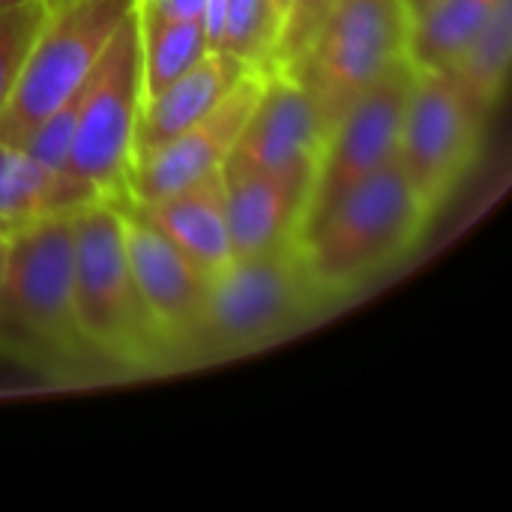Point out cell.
<instances>
[{"instance_id":"obj_1","label":"cell","mask_w":512,"mask_h":512,"mask_svg":"<svg viewBox=\"0 0 512 512\" xmlns=\"http://www.w3.org/2000/svg\"><path fill=\"white\" fill-rule=\"evenodd\" d=\"M330 300L336 297L312 276L300 240L231 258L207 279L186 354L201 360L255 351L300 327Z\"/></svg>"},{"instance_id":"obj_2","label":"cell","mask_w":512,"mask_h":512,"mask_svg":"<svg viewBox=\"0 0 512 512\" xmlns=\"http://www.w3.org/2000/svg\"><path fill=\"white\" fill-rule=\"evenodd\" d=\"M435 207L399 162L348 189L300 240L312 276L336 300L399 261L426 231Z\"/></svg>"},{"instance_id":"obj_3","label":"cell","mask_w":512,"mask_h":512,"mask_svg":"<svg viewBox=\"0 0 512 512\" xmlns=\"http://www.w3.org/2000/svg\"><path fill=\"white\" fill-rule=\"evenodd\" d=\"M72 273L78 330L93 354L126 369H156L174 360L135 288L120 213L108 198L72 213Z\"/></svg>"},{"instance_id":"obj_4","label":"cell","mask_w":512,"mask_h":512,"mask_svg":"<svg viewBox=\"0 0 512 512\" xmlns=\"http://www.w3.org/2000/svg\"><path fill=\"white\" fill-rule=\"evenodd\" d=\"M408 9L402 0H339L288 72L309 96L321 129L405 60Z\"/></svg>"},{"instance_id":"obj_5","label":"cell","mask_w":512,"mask_h":512,"mask_svg":"<svg viewBox=\"0 0 512 512\" xmlns=\"http://www.w3.org/2000/svg\"><path fill=\"white\" fill-rule=\"evenodd\" d=\"M135 9L138 0H66L51 6L0 114V138L21 144L42 117L72 99Z\"/></svg>"},{"instance_id":"obj_6","label":"cell","mask_w":512,"mask_h":512,"mask_svg":"<svg viewBox=\"0 0 512 512\" xmlns=\"http://www.w3.org/2000/svg\"><path fill=\"white\" fill-rule=\"evenodd\" d=\"M141 102L144 78L135 9L108 42L96 72L78 96L66 174L90 186L99 198H117L126 189Z\"/></svg>"},{"instance_id":"obj_7","label":"cell","mask_w":512,"mask_h":512,"mask_svg":"<svg viewBox=\"0 0 512 512\" xmlns=\"http://www.w3.org/2000/svg\"><path fill=\"white\" fill-rule=\"evenodd\" d=\"M0 315L60 357L90 351L75 315L72 213L45 216L6 231Z\"/></svg>"},{"instance_id":"obj_8","label":"cell","mask_w":512,"mask_h":512,"mask_svg":"<svg viewBox=\"0 0 512 512\" xmlns=\"http://www.w3.org/2000/svg\"><path fill=\"white\" fill-rule=\"evenodd\" d=\"M411 81L414 66L405 57L372 90L354 99L339 114V120L324 132L318 165L303 207L300 240L348 189L396 162Z\"/></svg>"},{"instance_id":"obj_9","label":"cell","mask_w":512,"mask_h":512,"mask_svg":"<svg viewBox=\"0 0 512 512\" xmlns=\"http://www.w3.org/2000/svg\"><path fill=\"white\" fill-rule=\"evenodd\" d=\"M480 132L483 117L447 72L414 69L396 162L435 210L477 159Z\"/></svg>"},{"instance_id":"obj_10","label":"cell","mask_w":512,"mask_h":512,"mask_svg":"<svg viewBox=\"0 0 512 512\" xmlns=\"http://www.w3.org/2000/svg\"><path fill=\"white\" fill-rule=\"evenodd\" d=\"M324 129L303 87L282 69H270L258 105L240 129L222 174H276L312 183Z\"/></svg>"},{"instance_id":"obj_11","label":"cell","mask_w":512,"mask_h":512,"mask_svg":"<svg viewBox=\"0 0 512 512\" xmlns=\"http://www.w3.org/2000/svg\"><path fill=\"white\" fill-rule=\"evenodd\" d=\"M267 72L270 69H252L207 117L153 147L150 153L132 159L123 195L132 201H150L219 174L240 129L258 105Z\"/></svg>"},{"instance_id":"obj_12","label":"cell","mask_w":512,"mask_h":512,"mask_svg":"<svg viewBox=\"0 0 512 512\" xmlns=\"http://www.w3.org/2000/svg\"><path fill=\"white\" fill-rule=\"evenodd\" d=\"M108 201L120 213L126 261L147 312L168 339L174 357L186 354L210 276L189 255H183L159 228H153L126 195Z\"/></svg>"},{"instance_id":"obj_13","label":"cell","mask_w":512,"mask_h":512,"mask_svg":"<svg viewBox=\"0 0 512 512\" xmlns=\"http://www.w3.org/2000/svg\"><path fill=\"white\" fill-rule=\"evenodd\" d=\"M249 72L252 66L240 57L210 48L189 72H183L162 90L144 96L135 126L132 159L150 153L153 147L165 144L168 138L207 117Z\"/></svg>"},{"instance_id":"obj_14","label":"cell","mask_w":512,"mask_h":512,"mask_svg":"<svg viewBox=\"0 0 512 512\" xmlns=\"http://www.w3.org/2000/svg\"><path fill=\"white\" fill-rule=\"evenodd\" d=\"M234 258L300 240L309 183L276 174H222Z\"/></svg>"},{"instance_id":"obj_15","label":"cell","mask_w":512,"mask_h":512,"mask_svg":"<svg viewBox=\"0 0 512 512\" xmlns=\"http://www.w3.org/2000/svg\"><path fill=\"white\" fill-rule=\"evenodd\" d=\"M132 204L153 228H159L207 276L222 270L234 258L228 216H225L222 171L192 186H183L177 192H168L150 201H132Z\"/></svg>"},{"instance_id":"obj_16","label":"cell","mask_w":512,"mask_h":512,"mask_svg":"<svg viewBox=\"0 0 512 512\" xmlns=\"http://www.w3.org/2000/svg\"><path fill=\"white\" fill-rule=\"evenodd\" d=\"M90 201H99L90 186L72 174L42 168L21 144L0 138V231L57 213H75Z\"/></svg>"},{"instance_id":"obj_17","label":"cell","mask_w":512,"mask_h":512,"mask_svg":"<svg viewBox=\"0 0 512 512\" xmlns=\"http://www.w3.org/2000/svg\"><path fill=\"white\" fill-rule=\"evenodd\" d=\"M498 0H441L408 15L405 57L420 72H444L489 21Z\"/></svg>"},{"instance_id":"obj_18","label":"cell","mask_w":512,"mask_h":512,"mask_svg":"<svg viewBox=\"0 0 512 512\" xmlns=\"http://www.w3.org/2000/svg\"><path fill=\"white\" fill-rule=\"evenodd\" d=\"M512 60V0H498L489 21L468 42V48L444 69L468 105L486 120L498 105Z\"/></svg>"},{"instance_id":"obj_19","label":"cell","mask_w":512,"mask_h":512,"mask_svg":"<svg viewBox=\"0 0 512 512\" xmlns=\"http://www.w3.org/2000/svg\"><path fill=\"white\" fill-rule=\"evenodd\" d=\"M138 45L144 96L162 90L165 84L189 72L210 51V39L201 18L138 15Z\"/></svg>"},{"instance_id":"obj_20","label":"cell","mask_w":512,"mask_h":512,"mask_svg":"<svg viewBox=\"0 0 512 512\" xmlns=\"http://www.w3.org/2000/svg\"><path fill=\"white\" fill-rule=\"evenodd\" d=\"M210 48L228 51L252 69H270L276 21L270 0H204Z\"/></svg>"},{"instance_id":"obj_21","label":"cell","mask_w":512,"mask_h":512,"mask_svg":"<svg viewBox=\"0 0 512 512\" xmlns=\"http://www.w3.org/2000/svg\"><path fill=\"white\" fill-rule=\"evenodd\" d=\"M48 0H27L0 9V114L21 78L36 33L48 18Z\"/></svg>"},{"instance_id":"obj_22","label":"cell","mask_w":512,"mask_h":512,"mask_svg":"<svg viewBox=\"0 0 512 512\" xmlns=\"http://www.w3.org/2000/svg\"><path fill=\"white\" fill-rule=\"evenodd\" d=\"M336 3L339 0H291L273 39L270 69H288L303 54V48L318 33L321 21L330 15Z\"/></svg>"},{"instance_id":"obj_23","label":"cell","mask_w":512,"mask_h":512,"mask_svg":"<svg viewBox=\"0 0 512 512\" xmlns=\"http://www.w3.org/2000/svg\"><path fill=\"white\" fill-rule=\"evenodd\" d=\"M138 15H150V18H201L204 15V0H138Z\"/></svg>"},{"instance_id":"obj_24","label":"cell","mask_w":512,"mask_h":512,"mask_svg":"<svg viewBox=\"0 0 512 512\" xmlns=\"http://www.w3.org/2000/svg\"><path fill=\"white\" fill-rule=\"evenodd\" d=\"M288 3H291V0H270V9H273L276 30H279V24H282V18H285V9H288Z\"/></svg>"},{"instance_id":"obj_25","label":"cell","mask_w":512,"mask_h":512,"mask_svg":"<svg viewBox=\"0 0 512 512\" xmlns=\"http://www.w3.org/2000/svg\"><path fill=\"white\" fill-rule=\"evenodd\" d=\"M402 3H405L408 15H414V12H420V9H426V6H432V3H441V0H402Z\"/></svg>"},{"instance_id":"obj_26","label":"cell","mask_w":512,"mask_h":512,"mask_svg":"<svg viewBox=\"0 0 512 512\" xmlns=\"http://www.w3.org/2000/svg\"><path fill=\"white\" fill-rule=\"evenodd\" d=\"M3 273H6V231H0V291H3Z\"/></svg>"},{"instance_id":"obj_27","label":"cell","mask_w":512,"mask_h":512,"mask_svg":"<svg viewBox=\"0 0 512 512\" xmlns=\"http://www.w3.org/2000/svg\"><path fill=\"white\" fill-rule=\"evenodd\" d=\"M18 3H27V0H0V9H6V6H18Z\"/></svg>"},{"instance_id":"obj_28","label":"cell","mask_w":512,"mask_h":512,"mask_svg":"<svg viewBox=\"0 0 512 512\" xmlns=\"http://www.w3.org/2000/svg\"><path fill=\"white\" fill-rule=\"evenodd\" d=\"M60 3H66V0H48V6H60Z\"/></svg>"}]
</instances>
